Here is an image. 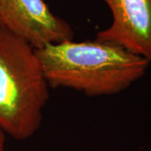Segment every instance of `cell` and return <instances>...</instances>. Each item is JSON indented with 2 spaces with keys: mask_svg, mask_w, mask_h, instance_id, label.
<instances>
[{
  "mask_svg": "<svg viewBox=\"0 0 151 151\" xmlns=\"http://www.w3.org/2000/svg\"><path fill=\"white\" fill-rule=\"evenodd\" d=\"M0 25L35 49L74 39V30L44 0H0Z\"/></svg>",
  "mask_w": 151,
  "mask_h": 151,
  "instance_id": "cell-3",
  "label": "cell"
},
{
  "mask_svg": "<svg viewBox=\"0 0 151 151\" xmlns=\"http://www.w3.org/2000/svg\"><path fill=\"white\" fill-rule=\"evenodd\" d=\"M5 146V134L2 129H0V151H4Z\"/></svg>",
  "mask_w": 151,
  "mask_h": 151,
  "instance_id": "cell-5",
  "label": "cell"
},
{
  "mask_svg": "<svg viewBox=\"0 0 151 151\" xmlns=\"http://www.w3.org/2000/svg\"><path fill=\"white\" fill-rule=\"evenodd\" d=\"M49 97L35 49L0 25V129L16 140L32 137Z\"/></svg>",
  "mask_w": 151,
  "mask_h": 151,
  "instance_id": "cell-2",
  "label": "cell"
},
{
  "mask_svg": "<svg viewBox=\"0 0 151 151\" xmlns=\"http://www.w3.org/2000/svg\"><path fill=\"white\" fill-rule=\"evenodd\" d=\"M35 53L50 87L70 88L89 97L123 92L150 66L139 55L97 39L50 44Z\"/></svg>",
  "mask_w": 151,
  "mask_h": 151,
  "instance_id": "cell-1",
  "label": "cell"
},
{
  "mask_svg": "<svg viewBox=\"0 0 151 151\" xmlns=\"http://www.w3.org/2000/svg\"><path fill=\"white\" fill-rule=\"evenodd\" d=\"M112 23L96 39L139 55L151 66V0H103Z\"/></svg>",
  "mask_w": 151,
  "mask_h": 151,
  "instance_id": "cell-4",
  "label": "cell"
}]
</instances>
